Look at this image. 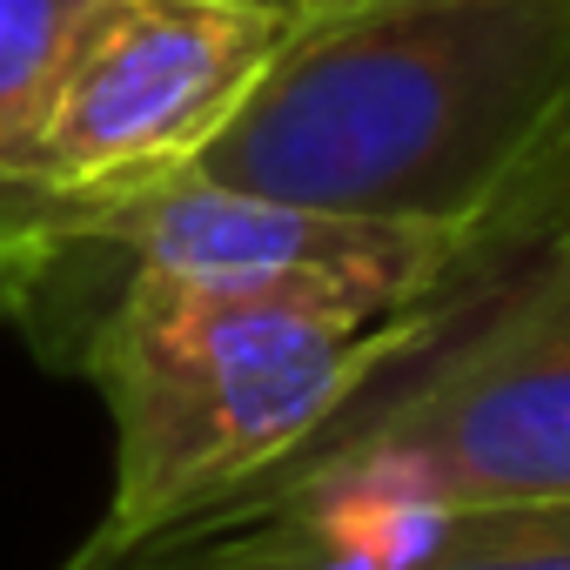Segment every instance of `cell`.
<instances>
[{
  "mask_svg": "<svg viewBox=\"0 0 570 570\" xmlns=\"http://www.w3.org/2000/svg\"><path fill=\"white\" fill-rule=\"evenodd\" d=\"M570 168V0H363L289 28L195 175L483 228Z\"/></svg>",
  "mask_w": 570,
  "mask_h": 570,
  "instance_id": "obj_1",
  "label": "cell"
},
{
  "mask_svg": "<svg viewBox=\"0 0 570 570\" xmlns=\"http://www.w3.org/2000/svg\"><path fill=\"white\" fill-rule=\"evenodd\" d=\"M557 497H570V168L476 235L423 336L296 456L128 557L235 530H336Z\"/></svg>",
  "mask_w": 570,
  "mask_h": 570,
  "instance_id": "obj_2",
  "label": "cell"
},
{
  "mask_svg": "<svg viewBox=\"0 0 570 570\" xmlns=\"http://www.w3.org/2000/svg\"><path fill=\"white\" fill-rule=\"evenodd\" d=\"M443 282L416 303L188 289L148 275L108 282L68 343V370L88 376L108 410L115 483L101 523L61 570H108L296 456L423 336Z\"/></svg>",
  "mask_w": 570,
  "mask_h": 570,
  "instance_id": "obj_3",
  "label": "cell"
},
{
  "mask_svg": "<svg viewBox=\"0 0 570 570\" xmlns=\"http://www.w3.org/2000/svg\"><path fill=\"white\" fill-rule=\"evenodd\" d=\"M296 21L255 0H128L55 95L14 188V330L61 248L108 208L188 175Z\"/></svg>",
  "mask_w": 570,
  "mask_h": 570,
  "instance_id": "obj_4",
  "label": "cell"
},
{
  "mask_svg": "<svg viewBox=\"0 0 570 570\" xmlns=\"http://www.w3.org/2000/svg\"><path fill=\"white\" fill-rule=\"evenodd\" d=\"M483 228L456 235V228H416V222H363V215L282 202V195H248L188 168L95 215L48 268L21 330L48 363H68V343L88 303L121 275L188 282V289H255V296L416 303L476 248Z\"/></svg>",
  "mask_w": 570,
  "mask_h": 570,
  "instance_id": "obj_5",
  "label": "cell"
},
{
  "mask_svg": "<svg viewBox=\"0 0 570 570\" xmlns=\"http://www.w3.org/2000/svg\"><path fill=\"white\" fill-rule=\"evenodd\" d=\"M115 570H570V497L410 510L336 530H235L168 543Z\"/></svg>",
  "mask_w": 570,
  "mask_h": 570,
  "instance_id": "obj_6",
  "label": "cell"
},
{
  "mask_svg": "<svg viewBox=\"0 0 570 570\" xmlns=\"http://www.w3.org/2000/svg\"><path fill=\"white\" fill-rule=\"evenodd\" d=\"M128 0H0V323L14 316V188L21 161L88 41Z\"/></svg>",
  "mask_w": 570,
  "mask_h": 570,
  "instance_id": "obj_7",
  "label": "cell"
},
{
  "mask_svg": "<svg viewBox=\"0 0 570 570\" xmlns=\"http://www.w3.org/2000/svg\"><path fill=\"white\" fill-rule=\"evenodd\" d=\"M255 8H268L282 21H309V0H255Z\"/></svg>",
  "mask_w": 570,
  "mask_h": 570,
  "instance_id": "obj_8",
  "label": "cell"
},
{
  "mask_svg": "<svg viewBox=\"0 0 570 570\" xmlns=\"http://www.w3.org/2000/svg\"><path fill=\"white\" fill-rule=\"evenodd\" d=\"M330 8H363V0H309V14H330Z\"/></svg>",
  "mask_w": 570,
  "mask_h": 570,
  "instance_id": "obj_9",
  "label": "cell"
}]
</instances>
